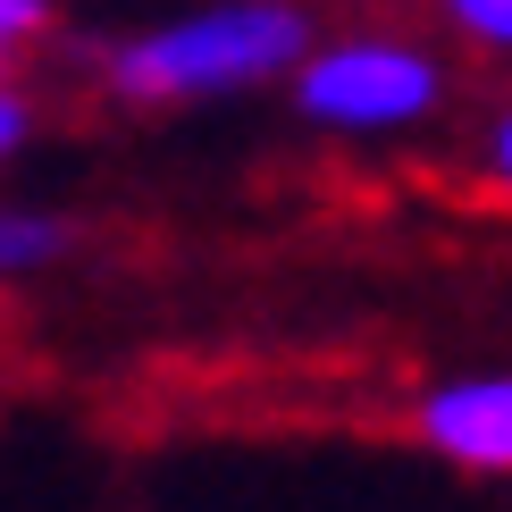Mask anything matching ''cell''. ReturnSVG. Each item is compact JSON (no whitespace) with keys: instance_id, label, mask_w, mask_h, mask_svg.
<instances>
[{"instance_id":"6","label":"cell","mask_w":512,"mask_h":512,"mask_svg":"<svg viewBox=\"0 0 512 512\" xmlns=\"http://www.w3.org/2000/svg\"><path fill=\"white\" fill-rule=\"evenodd\" d=\"M445 17H454L462 34H479V42H496V51H512V0H437Z\"/></svg>"},{"instance_id":"8","label":"cell","mask_w":512,"mask_h":512,"mask_svg":"<svg viewBox=\"0 0 512 512\" xmlns=\"http://www.w3.org/2000/svg\"><path fill=\"white\" fill-rule=\"evenodd\" d=\"M487 168H496V194L512 202V118L496 126V143H487Z\"/></svg>"},{"instance_id":"7","label":"cell","mask_w":512,"mask_h":512,"mask_svg":"<svg viewBox=\"0 0 512 512\" xmlns=\"http://www.w3.org/2000/svg\"><path fill=\"white\" fill-rule=\"evenodd\" d=\"M26 143H34V93L9 84V68H0V160H17Z\"/></svg>"},{"instance_id":"2","label":"cell","mask_w":512,"mask_h":512,"mask_svg":"<svg viewBox=\"0 0 512 512\" xmlns=\"http://www.w3.org/2000/svg\"><path fill=\"white\" fill-rule=\"evenodd\" d=\"M445 93L437 59L412 51L395 34H345V42H311L303 68H294V101L319 126H353V135H378V126H412L429 118Z\"/></svg>"},{"instance_id":"4","label":"cell","mask_w":512,"mask_h":512,"mask_svg":"<svg viewBox=\"0 0 512 512\" xmlns=\"http://www.w3.org/2000/svg\"><path fill=\"white\" fill-rule=\"evenodd\" d=\"M76 252V227L59 210H34V202H0V286H26V277L59 269Z\"/></svg>"},{"instance_id":"5","label":"cell","mask_w":512,"mask_h":512,"mask_svg":"<svg viewBox=\"0 0 512 512\" xmlns=\"http://www.w3.org/2000/svg\"><path fill=\"white\" fill-rule=\"evenodd\" d=\"M51 17H59L51 0H0V68H17V59L51 34Z\"/></svg>"},{"instance_id":"1","label":"cell","mask_w":512,"mask_h":512,"mask_svg":"<svg viewBox=\"0 0 512 512\" xmlns=\"http://www.w3.org/2000/svg\"><path fill=\"white\" fill-rule=\"evenodd\" d=\"M303 51H311L303 0H210L194 17L101 42L93 76L126 110H177V101H219V93H252L269 76H294Z\"/></svg>"},{"instance_id":"3","label":"cell","mask_w":512,"mask_h":512,"mask_svg":"<svg viewBox=\"0 0 512 512\" xmlns=\"http://www.w3.org/2000/svg\"><path fill=\"white\" fill-rule=\"evenodd\" d=\"M412 437L462 471H512V378H462L412 403Z\"/></svg>"}]
</instances>
